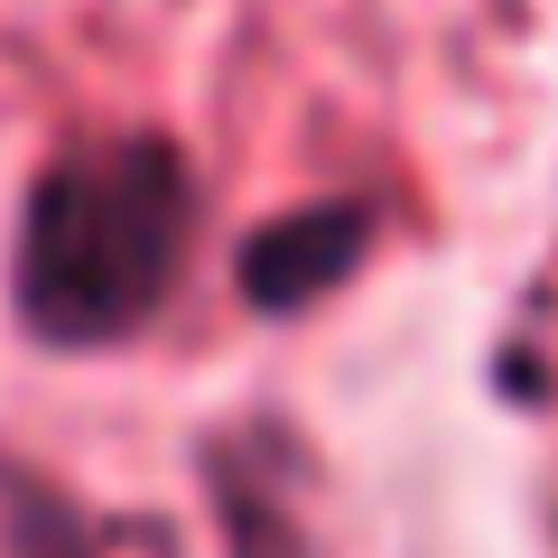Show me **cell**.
<instances>
[{
  "label": "cell",
  "mask_w": 558,
  "mask_h": 558,
  "mask_svg": "<svg viewBox=\"0 0 558 558\" xmlns=\"http://www.w3.org/2000/svg\"><path fill=\"white\" fill-rule=\"evenodd\" d=\"M205 252L196 149L159 121H94L57 140L10 215L0 299L38 354H121L178 307Z\"/></svg>",
  "instance_id": "1"
},
{
  "label": "cell",
  "mask_w": 558,
  "mask_h": 558,
  "mask_svg": "<svg viewBox=\"0 0 558 558\" xmlns=\"http://www.w3.org/2000/svg\"><path fill=\"white\" fill-rule=\"evenodd\" d=\"M381 252V196L363 186H326V196H299L260 215L233 252V299L252 317L289 326V317H317L326 299H344Z\"/></svg>",
  "instance_id": "2"
},
{
  "label": "cell",
  "mask_w": 558,
  "mask_h": 558,
  "mask_svg": "<svg viewBox=\"0 0 558 558\" xmlns=\"http://www.w3.org/2000/svg\"><path fill=\"white\" fill-rule=\"evenodd\" d=\"M196 457H205V502H215L233 558H317V531H307L317 457H307V438L289 418L252 410L233 428H215Z\"/></svg>",
  "instance_id": "3"
},
{
  "label": "cell",
  "mask_w": 558,
  "mask_h": 558,
  "mask_svg": "<svg viewBox=\"0 0 558 558\" xmlns=\"http://www.w3.org/2000/svg\"><path fill=\"white\" fill-rule=\"evenodd\" d=\"M0 558H196L149 502H94L38 457L0 447Z\"/></svg>",
  "instance_id": "4"
}]
</instances>
